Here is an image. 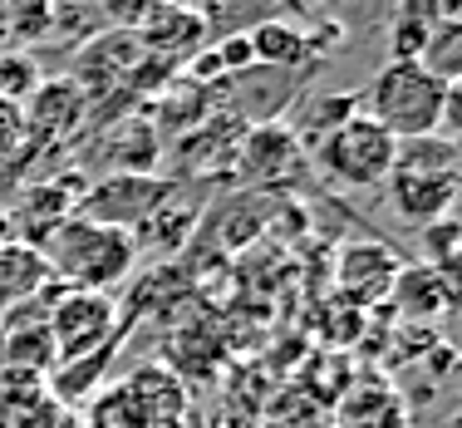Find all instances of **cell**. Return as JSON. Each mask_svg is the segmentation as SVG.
<instances>
[{
	"label": "cell",
	"mask_w": 462,
	"mask_h": 428,
	"mask_svg": "<svg viewBox=\"0 0 462 428\" xmlns=\"http://www.w3.org/2000/svg\"><path fill=\"white\" fill-rule=\"evenodd\" d=\"M162 148L168 143L152 134L148 118H118L104 128V138L84 148V163H104L108 172H158Z\"/></svg>",
	"instance_id": "7c38bea8"
},
{
	"label": "cell",
	"mask_w": 462,
	"mask_h": 428,
	"mask_svg": "<svg viewBox=\"0 0 462 428\" xmlns=\"http://www.w3.org/2000/svg\"><path fill=\"white\" fill-rule=\"evenodd\" d=\"M124 394L134 404L138 428H162L182 414V379L168 375L162 365H138L134 375L124 379Z\"/></svg>",
	"instance_id": "e0dca14e"
},
{
	"label": "cell",
	"mask_w": 462,
	"mask_h": 428,
	"mask_svg": "<svg viewBox=\"0 0 462 428\" xmlns=\"http://www.w3.org/2000/svg\"><path fill=\"white\" fill-rule=\"evenodd\" d=\"M418 64H423L433 79L457 84V74H462V25H457V20H438V25L428 30Z\"/></svg>",
	"instance_id": "44dd1931"
},
{
	"label": "cell",
	"mask_w": 462,
	"mask_h": 428,
	"mask_svg": "<svg viewBox=\"0 0 462 428\" xmlns=\"http://www.w3.org/2000/svg\"><path fill=\"white\" fill-rule=\"evenodd\" d=\"M212 20L202 15L197 5H152L148 20L134 30L143 54H158V60H172V64H187L197 50H202Z\"/></svg>",
	"instance_id": "8fae6325"
},
{
	"label": "cell",
	"mask_w": 462,
	"mask_h": 428,
	"mask_svg": "<svg viewBox=\"0 0 462 428\" xmlns=\"http://www.w3.org/2000/svg\"><path fill=\"white\" fill-rule=\"evenodd\" d=\"M197 222H202V197L182 202V188H178V197H168V202H162L158 212H152L148 222H143L138 232H134V241H138V256H143V251H158V256L187 251V247H192Z\"/></svg>",
	"instance_id": "ac0fdd59"
},
{
	"label": "cell",
	"mask_w": 462,
	"mask_h": 428,
	"mask_svg": "<svg viewBox=\"0 0 462 428\" xmlns=\"http://www.w3.org/2000/svg\"><path fill=\"white\" fill-rule=\"evenodd\" d=\"M35 84H40V70H35V60H30V54H20V50L0 54V98L25 104Z\"/></svg>",
	"instance_id": "cb8c5ba5"
},
{
	"label": "cell",
	"mask_w": 462,
	"mask_h": 428,
	"mask_svg": "<svg viewBox=\"0 0 462 428\" xmlns=\"http://www.w3.org/2000/svg\"><path fill=\"white\" fill-rule=\"evenodd\" d=\"M40 251H45V261H50V276L74 285V291H108L114 295L118 285L138 271L134 232L89 222V217H64Z\"/></svg>",
	"instance_id": "6da1fadb"
},
{
	"label": "cell",
	"mask_w": 462,
	"mask_h": 428,
	"mask_svg": "<svg viewBox=\"0 0 462 428\" xmlns=\"http://www.w3.org/2000/svg\"><path fill=\"white\" fill-rule=\"evenodd\" d=\"M393 148H399V138L383 124H374L369 114H349L310 158L320 163V172L329 182H339V188L374 192L393 172Z\"/></svg>",
	"instance_id": "3957f363"
},
{
	"label": "cell",
	"mask_w": 462,
	"mask_h": 428,
	"mask_svg": "<svg viewBox=\"0 0 462 428\" xmlns=\"http://www.w3.org/2000/svg\"><path fill=\"white\" fill-rule=\"evenodd\" d=\"M246 40H251V54H256L261 70L300 74L305 60H315V54H310V40H305V30L291 25V20H261L256 30H246Z\"/></svg>",
	"instance_id": "d6986e66"
},
{
	"label": "cell",
	"mask_w": 462,
	"mask_h": 428,
	"mask_svg": "<svg viewBox=\"0 0 462 428\" xmlns=\"http://www.w3.org/2000/svg\"><path fill=\"white\" fill-rule=\"evenodd\" d=\"M138 64H143V45H138L134 30H108V35H98V40H89V45L79 50L69 79L79 84L84 94H89V89H104V84L128 89V79H134Z\"/></svg>",
	"instance_id": "4fadbf2b"
},
{
	"label": "cell",
	"mask_w": 462,
	"mask_h": 428,
	"mask_svg": "<svg viewBox=\"0 0 462 428\" xmlns=\"http://www.w3.org/2000/svg\"><path fill=\"white\" fill-rule=\"evenodd\" d=\"M30 143V124H25V104L15 98H0V163L15 158L20 148Z\"/></svg>",
	"instance_id": "d4e9b609"
},
{
	"label": "cell",
	"mask_w": 462,
	"mask_h": 428,
	"mask_svg": "<svg viewBox=\"0 0 462 428\" xmlns=\"http://www.w3.org/2000/svg\"><path fill=\"white\" fill-rule=\"evenodd\" d=\"M251 124H241L236 114H212L202 118L197 128H187L182 138H172V148H162V158H172V182L182 178H236V153L241 138H246Z\"/></svg>",
	"instance_id": "8992f818"
},
{
	"label": "cell",
	"mask_w": 462,
	"mask_h": 428,
	"mask_svg": "<svg viewBox=\"0 0 462 428\" xmlns=\"http://www.w3.org/2000/svg\"><path fill=\"white\" fill-rule=\"evenodd\" d=\"M403 271V256L393 241H345L335 256V281H339V295L349 305H379L389 301L393 291V276Z\"/></svg>",
	"instance_id": "9c48e42d"
},
{
	"label": "cell",
	"mask_w": 462,
	"mask_h": 428,
	"mask_svg": "<svg viewBox=\"0 0 462 428\" xmlns=\"http://www.w3.org/2000/svg\"><path fill=\"white\" fill-rule=\"evenodd\" d=\"M212 54H217V64H222L226 79H231V74L256 70V54H251V40H246V35H226V40H217Z\"/></svg>",
	"instance_id": "484cf974"
},
{
	"label": "cell",
	"mask_w": 462,
	"mask_h": 428,
	"mask_svg": "<svg viewBox=\"0 0 462 428\" xmlns=\"http://www.w3.org/2000/svg\"><path fill=\"white\" fill-rule=\"evenodd\" d=\"M349 114H359V94H325V89H310L300 98H291V108L281 114V124L295 134V143L305 148V158H310L320 143L335 134L339 124H345Z\"/></svg>",
	"instance_id": "2e32d148"
},
{
	"label": "cell",
	"mask_w": 462,
	"mask_h": 428,
	"mask_svg": "<svg viewBox=\"0 0 462 428\" xmlns=\"http://www.w3.org/2000/svg\"><path fill=\"white\" fill-rule=\"evenodd\" d=\"M462 168H393L383 178V192H389V207L399 222H413V227H433L443 217H453V202H457V178Z\"/></svg>",
	"instance_id": "ba28073f"
},
{
	"label": "cell",
	"mask_w": 462,
	"mask_h": 428,
	"mask_svg": "<svg viewBox=\"0 0 462 428\" xmlns=\"http://www.w3.org/2000/svg\"><path fill=\"white\" fill-rule=\"evenodd\" d=\"M389 305H393V315L409 321V325H433L453 311V281H448L443 271L423 266V261H403V271L393 276Z\"/></svg>",
	"instance_id": "5bb4252c"
},
{
	"label": "cell",
	"mask_w": 462,
	"mask_h": 428,
	"mask_svg": "<svg viewBox=\"0 0 462 428\" xmlns=\"http://www.w3.org/2000/svg\"><path fill=\"white\" fill-rule=\"evenodd\" d=\"M50 261L40 247H30V241H0V301H25V295H35L40 285H50Z\"/></svg>",
	"instance_id": "ffe728a7"
},
{
	"label": "cell",
	"mask_w": 462,
	"mask_h": 428,
	"mask_svg": "<svg viewBox=\"0 0 462 428\" xmlns=\"http://www.w3.org/2000/svg\"><path fill=\"white\" fill-rule=\"evenodd\" d=\"M335 428H409V399L389 379H359L339 394Z\"/></svg>",
	"instance_id": "9a60e30c"
},
{
	"label": "cell",
	"mask_w": 462,
	"mask_h": 428,
	"mask_svg": "<svg viewBox=\"0 0 462 428\" xmlns=\"http://www.w3.org/2000/svg\"><path fill=\"white\" fill-rule=\"evenodd\" d=\"M453 84L433 79L418 60H389L359 89V114L383 124L393 138H423L443 128V108Z\"/></svg>",
	"instance_id": "7a4b0ae2"
},
{
	"label": "cell",
	"mask_w": 462,
	"mask_h": 428,
	"mask_svg": "<svg viewBox=\"0 0 462 428\" xmlns=\"http://www.w3.org/2000/svg\"><path fill=\"white\" fill-rule=\"evenodd\" d=\"M94 94H84L69 74H54V79H40L25 98V124L30 138H45V143H64V138H79L84 118H89Z\"/></svg>",
	"instance_id": "30bf717a"
},
{
	"label": "cell",
	"mask_w": 462,
	"mask_h": 428,
	"mask_svg": "<svg viewBox=\"0 0 462 428\" xmlns=\"http://www.w3.org/2000/svg\"><path fill=\"white\" fill-rule=\"evenodd\" d=\"M178 188L182 182L158 178V172H98V178H89V188L79 192L74 217L118 227V232H138L168 197H178Z\"/></svg>",
	"instance_id": "277c9868"
},
{
	"label": "cell",
	"mask_w": 462,
	"mask_h": 428,
	"mask_svg": "<svg viewBox=\"0 0 462 428\" xmlns=\"http://www.w3.org/2000/svg\"><path fill=\"white\" fill-rule=\"evenodd\" d=\"M393 168H457V138H443V134H423V138H399L393 148Z\"/></svg>",
	"instance_id": "7402d4cb"
},
{
	"label": "cell",
	"mask_w": 462,
	"mask_h": 428,
	"mask_svg": "<svg viewBox=\"0 0 462 428\" xmlns=\"http://www.w3.org/2000/svg\"><path fill=\"white\" fill-rule=\"evenodd\" d=\"M236 178H246L251 192H285L305 178V148L281 118L251 124L236 153Z\"/></svg>",
	"instance_id": "52a82bcc"
},
{
	"label": "cell",
	"mask_w": 462,
	"mask_h": 428,
	"mask_svg": "<svg viewBox=\"0 0 462 428\" xmlns=\"http://www.w3.org/2000/svg\"><path fill=\"white\" fill-rule=\"evenodd\" d=\"M50 340L60 349V365L69 359H84L94 349H104L108 340H118V301L108 291H74V285H60V295H50L45 311Z\"/></svg>",
	"instance_id": "5b68a950"
},
{
	"label": "cell",
	"mask_w": 462,
	"mask_h": 428,
	"mask_svg": "<svg viewBox=\"0 0 462 428\" xmlns=\"http://www.w3.org/2000/svg\"><path fill=\"white\" fill-rule=\"evenodd\" d=\"M261 5H276V0H261Z\"/></svg>",
	"instance_id": "4316f807"
},
{
	"label": "cell",
	"mask_w": 462,
	"mask_h": 428,
	"mask_svg": "<svg viewBox=\"0 0 462 428\" xmlns=\"http://www.w3.org/2000/svg\"><path fill=\"white\" fill-rule=\"evenodd\" d=\"M418 247H423V266H433V271H443L448 281H453V247H457V222L453 217H443V222H433V227H418Z\"/></svg>",
	"instance_id": "603a6c76"
}]
</instances>
